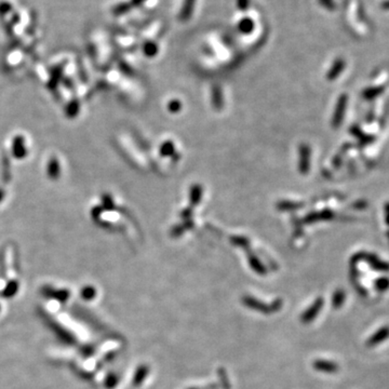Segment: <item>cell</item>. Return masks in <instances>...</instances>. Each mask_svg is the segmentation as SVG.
Instances as JSON below:
<instances>
[{"mask_svg": "<svg viewBox=\"0 0 389 389\" xmlns=\"http://www.w3.org/2000/svg\"><path fill=\"white\" fill-rule=\"evenodd\" d=\"M313 368L317 371H320L322 373H328V374H334L339 371L340 367L338 363H335L333 361H329V360H323V359H318L313 362Z\"/></svg>", "mask_w": 389, "mask_h": 389, "instance_id": "cell-4", "label": "cell"}, {"mask_svg": "<svg viewBox=\"0 0 389 389\" xmlns=\"http://www.w3.org/2000/svg\"><path fill=\"white\" fill-rule=\"evenodd\" d=\"M388 339H389V326H384L377 330L372 336H370L369 340L367 341V346L370 348L375 347L377 345L382 344V343H384Z\"/></svg>", "mask_w": 389, "mask_h": 389, "instance_id": "cell-3", "label": "cell"}, {"mask_svg": "<svg viewBox=\"0 0 389 389\" xmlns=\"http://www.w3.org/2000/svg\"><path fill=\"white\" fill-rule=\"evenodd\" d=\"M323 304H324V300L322 298H318L315 302H313V304L310 307H308L303 315L301 316V321L303 323H309L313 321V319L318 316V313L322 309Z\"/></svg>", "mask_w": 389, "mask_h": 389, "instance_id": "cell-2", "label": "cell"}, {"mask_svg": "<svg viewBox=\"0 0 389 389\" xmlns=\"http://www.w3.org/2000/svg\"><path fill=\"white\" fill-rule=\"evenodd\" d=\"M369 260V263L372 266V268L377 270V271H389V264L385 263V262H382L381 259H377L374 255L372 257H369L367 259Z\"/></svg>", "mask_w": 389, "mask_h": 389, "instance_id": "cell-5", "label": "cell"}, {"mask_svg": "<svg viewBox=\"0 0 389 389\" xmlns=\"http://www.w3.org/2000/svg\"><path fill=\"white\" fill-rule=\"evenodd\" d=\"M242 301H243V305H246L247 307H249V308L264 313L276 312L282 307V302L280 300L275 301L271 305H266L263 303V302L254 299L252 296H245V298L242 299Z\"/></svg>", "mask_w": 389, "mask_h": 389, "instance_id": "cell-1", "label": "cell"}, {"mask_svg": "<svg viewBox=\"0 0 389 389\" xmlns=\"http://www.w3.org/2000/svg\"><path fill=\"white\" fill-rule=\"evenodd\" d=\"M346 300V294L342 289L336 290L332 296V306L334 308H341L344 305V302Z\"/></svg>", "mask_w": 389, "mask_h": 389, "instance_id": "cell-6", "label": "cell"}, {"mask_svg": "<svg viewBox=\"0 0 389 389\" xmlns=\"http://www.w3.org/2000/svg\"><path fill=\"white\" fill-rule=\"evenodd\" d=\"M193 4H194V0H186V2H185V5H184L183 17H187V15L191 11V8H193Z\"/></svg>", "mask_w": 389, "mask_h": 389, "instance_id": "cell-8", "label": "cell"}, {"mask_svg": "<svg viewBox=\"0 0 389 389\" xmlns=\"http://www.w3.org/2000/svg\"><path fill=\"white\" fill-rule=\"evenodd\" d=\"M374 287L379 292H385L389 289V278H379L374 283Z\"/></svg>", "mask_w": 389, "mask_h": 389, "instance_id": "cell-7", "label": "cell"}]
</instances>
